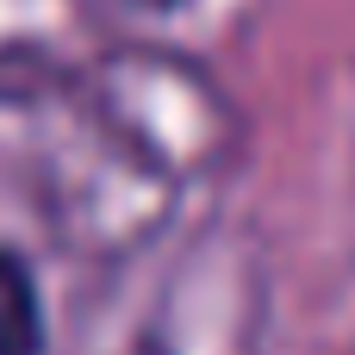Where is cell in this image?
Instances as JSON below:
<instances>
[{"instance_id": "obj_2", "label": "cell", "mask_w": 355, "mask_h": 355, "mask_svg": "<svg viewBox=\"0 0 355 355\" xmlns=\"http://www.w3.org/2000/svg\"><path fill=\"white\" fill-rule=\"evenodd\" d=\"M131 6H144V12H181V6H193V0H131Z\"/></svg>"}, {"instance_id": "obj_1", "label": "cell", "mask_w": 355, "mask_h": 355, "mask_svg": "<svg viewBox=\"0 0 355 355\" xmlns=\"http://www.w3.org/2000/svg\"><path fill=\"white\" fill-rule=\"evenodd\" d=\"M0 355H50V300L37 262L0 237Z\"/></svg>"}]
</instances>
